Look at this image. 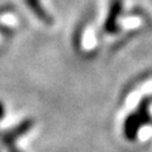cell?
I'll use <instances>...</instances> for the list:
<instances>
[{
	"label": "cell",
	"mask_w": 152,
	"mask_h": 152,
	"mask_svg": "<svg viewBox=\"0 0 152 152\" xmlns=\"http://www.w3.org/2000/svg\"><path fill=\"white\" fill-rule=\"evenodd\" d=\"M123 12V0H110L109 3V10L107 14L105 22H104V31L108 34H117L121 31L118 24V18Z\"/></svg>",
	"instance_id": "1"
},
{
	"label": "cell",
	"mask_w": 152,
	"mask_h": 152,
	"mask_svg": "<svg viewBox=\"0 0 152 152\" xmlns=\"http://www.w3.org/2000/svg\"><path fill=\"white\" fill-rule=\"evenodd\" d=\"M33 124H34V121L33 119H24L23 122L19 123V124H17L12 131H8L7 133H3V134L0 136V140L3 141L4 145L9 147L10 152H18L17 148L14 147V141H15L17 138H19V137L24 136L28 131L32 129Z\"/></svg>",
	"instance_id": "2"
},
{
	"label": "cell",
	"mask_w": 152,
	"mask_h": 152,
	"mask_svg": "<svg viewBox=\"0 0 152 152\" xmlns=\"http://www.w3.org/2000/svg\"><path fill=\"white\" fill-rule=\"evenodd\" d=\"M24 1H26V5L28 7V9H29L42 23H45L47 26L53 24V17L47 12V9L43 7L41 0H24Z\"/></svg>",
	"instance_id": "3"
},
{
	"label": "cell",
	"mask_w": 152,
	"mask_h": 152,
	"mask_svg": "<svg viewBox=\"0 0 152 152\" xmlns=\"http://www.w3.org/2000/svg\"><path fill=\"white\" fill-rule=\"evenodd\" d=\"M141 127H143V124H142L141 119L137 115V113L136 112L131 113L126 118L124 124H123V133H124L126 138L129 141H133L137 137V134H138V131Z\"/></svg>",
	"instance_id": "4"
},
{
	"label": "cell",
	"mask_w": 152,
	"mask_h": 152,
	"mask_svg": "<svg viewBox=\"0 0 152 152\" xmlns=\"http://www.w3.org/2000/svg\"><path fill=\"white\" fill-rule=\"evenodd\" d=\"M150 104H151V98H143L136 110L137 115H138V118L141 119L143 126L152 121L151 114H150Z\"/></svg>",
	"instance_id": "5"
},
{
	"label": "cell",
	"mask_w": 152,
	"mask_h": 152,
	"mask_svg": "<svg viewBox=\"0 0 152 152\" xmlns=\"http://www.w3.org/2000/svg\"><path fill=\"white\" fill-rule=\"evenodd\" d=\"M4 115H5V105H4V103L0 100V119H3Z\"/></svg>",
	"instance_id": "6"
}]
</instances>
